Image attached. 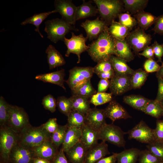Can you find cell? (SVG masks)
<instances>
[{"label":"cell","instance_id":"obj_51","mask_svg":"<svg viewBox=\"0 0 163 163\" xmlns=\"http://www.w3.org/2000/svg\"><path fill=\"white\" fill-rule=\"evenodd\" d=\"M152 47L155 55L158 58V61L162 62L161 58L163 56V46L159 44L157 41H155L151 46Z\"/></svg>","mask_w":163,"mask_h":163},{"label":"cell","instance_id":"obj_5","mask_svg":"<svg viewBox=\"0 0 163 163\" xmlns=\"http://www.w3.org/2000/svg\"><path fill=\"white\" fill-rule=\"evenodd\" d=\"M7 125L18 134L31 126L28 115L23 108L8 104Z\"/></svg>","mask_w":163,"mask_h":163},{"label":"cell","instance_id":"obj_29","mask_svg":"<svg viewBox=\"0 0 163 163\" xmlns=\"http://www.w3.org/2000/svg\"><path fill=\"white\" fill-rule=\"evenodd\" d=\"M150 99L139 95L131 94L125 96L123 101L133 108L143 111Z\"/></svg>","mask_w":163,"mask_h":163},{"label":"cell","instance_id":"obj_20","mask_svg":"<svg viewBox=\"0 0 163 163\" xmlns=\"http://www.w3.org/2000/svg\"><path fill=\"white\" fill-rule=\"evenodd\" d=\"M80 142L88 150L98 143V131L85 124L82 128Z\"/></svg>","mask_w":163,"mask_h":163},{"label":"cell","instance_id":"obj_59","mask_svg":"<svg viewBox=\"0 0 163 163\" xmlns=\"http://www.w3.org/2000/svg\"><path fill=\"white\" fill-rule=\"evenodd\" d=\"M33 163H51V162L43 158L35 157L34 159Z\"/></svg>","mask_w":163,"mask_h":163},{"label":"cell","instance_id":"obj_44","mask_svg":"<svg viewBox=\"0 0 163 163\" xmlns=\"http://www.w3.org/2000/svg\"><path fill=\"white\" fill-rule=\"evenodd\" d=\"M118 17L119 22L126 27L129 31L137 24L136 20L129 14L120 13Z\"/></svg>","mask_w":163,"mask_h":163},{"label":"cell","instance_id":"obj_48","mask_svg":"<svg viewBox=\"0 0 163 163\" xmlns=\"http://www.w3.org/2000/svg\"><path fill=\"white\" fill-rule=\"evenodd\" d=\"M41 126L47 132L52 134L57 129L59 125L57 123V119L53 118H50Z\"/></svg>","mask_w":163,"mask_h":163},{"label":"cell","instance_id":"obj_7","mask_svg":"<svg viewBox=\"0 0 163 163\" xmlns=\"http://www.w3.org/2000/svg\"><path fill=\"white\" fill-rule=\"evenodd\" d=\"M126 133L113 123H106L98 131V137L99 140L103 141H107L119 147H124L126 143L124 136Z\"/></svg>","mask_w":163,"mask_h":163},{"label":"cell","instance_id":"obj_61","mask_svg":"<svg viewBox=\"0 0 163 163\" xmlns=\"http://www.w3.org/2000/svg\"><path fill=\"white\" fill-rule=\"evenodd\" d=\"M161 104L162 105V107H163V100H162V101H160Z\"/></svg>","mask_w":163,"mask_h":163},{"label":"cell","instance_id":"obj_46","mask_svg":"<svg viewBox=\"0 0 163 163\" xmlns=\"http://www.w3.org/2000/svg\"><path fill=\"white\" fill-rule=\"evenodd\" d=\"M113 70L109 59L101 61L93 67L94 73H98L109 72Z\"/></svg>","mask_w":163,"mask_h":163},{"label":"cell","instance_id":"obj_31","mask_svg":"<svg viewBox=\"0 0 163 163\" xmlns=\"http://www.w3.org/2000/svg\"><path fill=\"white\" fill-rule=\"evenodd\" d=\"M135 16L139 27L144 30H146L154 24L157 18L151 13L143 10L138 12Z\"/></svg>","mask_w":163,"mask_h":163},{"label":"cell","instance_id":"obj_53","mask_svg":"<svg viewBox=\"0 0 163 163\" xmlns=\"http://www.w3.org/2000/svg\"><path fill=\"white\" fill-rule=\"evenodd\" d=\"M63 150L61 148L51 163H69Z\"/></svg>","mask_w":163,"mask_h":163},{"label":"cell","instance_id":"obj_45","mask_svg":"<svg viewBox=\"0 0 163 163\" xmlns=\"http://www.w3.org/2000/svg\"><path fill=\"white\" fill-rule=\"evenodd\" d=\"M8 104L4 97H0V126L7 125L8 118Z\"/></svg>","mask_w":163,"mask_h":163},{"label":"cell","instance_id":"obj_3","mask_svg":"<svg viewBox=\"0 0 163 163\" xmlns=\"http://www.w3.org/2000/svg\"><path fill=\"white\" fill-rule=\"evenodd\" d=\"M18 140V134L7 125L0 126V163H9L11 152Z\"/></svg>","mask_w":163,"mask_h":163},{"label":"cell","instance_id":"obj_6","mask_svg":"<svg viewBox=\"0 0 163 163\" xmlns=\"http://www.w3.org/2000/svg\"><path fill=\"white\" fill-rule=\"evenodd\" d=\"M101 20L108 25L118 16L122 10L121 2L118 0H94Z\"/></svg>","mask_w":163,"mask_h":163},{"label":"cell","instance_id":"obj_56","mask_svg":"<svg viewBox=\"0 0 163 163\" xmlns=\"http://www.w3.org/2000/svg\"><path fill=\"white\" fill-rule=\"evenodd\" d=\"M117 155V153H113L111 155L104 157L96 163H116Z\"/></svg>","mask_w":163,"mask_h":163},{"label":"cell","instance_id":"obj_43","mask_svg":"<svg viewBox=\"0 0 163 163\" xmlns=\"http://www.w3.org/2000/svg\"><path fill=\"white\" fill-rule=\"evenodd\" d=\"M138 160L139 163H158L163 161L147 149L140 151Z\"/></svg>","mask_w":163,"mask_h":163},{"label":"cell","instance_id":"obj_49","mask_svg":"<svg viewBox=\"0 0 163 163\" xmlns=\"http://www.w3.org/2000/svg\"><path fill=\"white\" fill-rule=\"evenodd\" d=\"M144 68L147 73H152L158 72L160 69V66L152 59H148L145 62Z\"/></svg>","mask_w":163,"mask_h":163},{"label":"cell","instance_id":"obj_11","mask_svg":"<svg viewBox=\"0 0 163 163\" xmlns=\"http://www.w3.org/2000/svg\"><path fill=\"white\" fill-rule=\"evenodd\" d=\"M71 34L72 37L70 39L65 37L63 41L67 48L65 56L69 57L71 53L75 54L78 57L77 63H78L81 61V54L87 51L88 48V46H87L85 43L88 39L84 37L82 34L76 35L72 32Z\"/></svg>","mask_w":163,"mask_h":163},{"label":"cell","instance_id":"obj_60","mask_svg":"<svg viewBox=\"0 0 163 163\" xmlns=\"http://www.w3.org/2000/svg\"><path fill=\"white\" fill-rule=\"evenodd\" d=\"M156 76L158 78L163 80V63L159 70L157 72Z\"/></svg>","mask_w":163,"mask_h":163},{"label":"cell","instance_id":"obj_55","mask_svg":"<svg viewBox=\"0 0 163 163\" xmlns=\"http://www.w3.org/2000/svg\"><path fill=\"white\" fill-rule=\"evenodd\" d=\"M154 51L151 46H148L142 53H139V55L143 56L148 59H154Z\"/></svg>","mask_w":163,"mask_h":163},{"label":"cell","instance_id":"obj_17","mask_svg":"<svg viewBox=\"0 0 163 163\" xmlns=\"http://www.w3.org/2000/svg\"><path fill=\"white\" fill-rule=\"evenodd\" d=\"M32 148L35 157L46 159L51 162L58 152V148L52 142L51 139Z\"/></svg>","mask_w":163,"mask_h":163},{"label":"cell","instance_id":"obj_33","mask_svg":"<svg viewBox=\"0 0 163 163\" xmlns=\"http://www.w3.org/2000/svg\"><path fill=\"white\" fill-rule=\"evenodd\" d=\"M142 112L156 118L163 116V108L161 104L160 101L155 99L150 100Z\"/></svg>","mask_w":163,"mask_h":163},{"label":"cell","instance_id":"obj_19","mask_svg":"<svg viewBox=\"0 0 163 163\" xmlns=\"http://www.w3.org/2000/svg\"><path fill=\"white\" fill-rule=\"evenodd\" d=\"M110 154L108 145L102 141L88 150L85 163H96Z\"/></svg>","mask_w":163,"mask_h":163},{"label":"cell","instance_id":"obj_37","mask_svg":"<svg viewBox=\"0 0 163 163\" xmlns=\"http://www.w3.org/2000/svg\"><path fill=\"white\" fill-rule=\"evenodd\" d=\"M68 127H76L82 128L85 124V115L72 110L67 116Z\"/></svg>","mask_w":163,"mask_h":163},{"label":"cell","instance_id":"obj_10","mask_svg":"<svg viewBox=\"0 0 163 163\" xmlns=\"http://www.w3.org/2000/svg\"><path fill=\"white\" fill-rule=\"evenodd\" d=\"M128 139H135L142 143L148 144L155 140L154 129H151L143 120L127 133Z\"/></svg>","mask_w":163,"mask_h":163},{"label":"cell","instance_id":"obj_41","mask_svg":"<svg viewBox=\"0 0 163 163\" xmlns=\"http://www.w3.org/2000/svg\"><path fill=\"white\" fill-rule=\"evenodd\" d=\"M112 94L111 93L97 92L90 98V103L96 106L101 105L112 100Z\"/></svg>","mask_w":163,"mask_h":163},{"label":"cell","instance_id":"obj_8","mask_svg":"<svg viewBox=\"0 0 163 163\" xmlns=\"http://www.w3.org/2000/svg\"><path fill=\"white\" fill-rule=\"evenodd\" d=\"M94 73L93 67L75 66L69 70V78L65 82L74 90L91 80Z\"/></svg>","mask_w":163,"mask_h":163},{"label":"cell","instance_id":"obj_14","mask_svg":"<svg viewBox=\"0 0 163 163\" xmlns=\"http://www.w3.org/2000/svg\"><path fill=\"white\" fill-rule=\"evenodd\" d=\"M130 76L115 73L110 79L109 88L110 93L116 96L120 95L132 89Z\"/></svg>","mask_w":163,"mask_h":163},{"label":"cell","instance_id":"obj_58","mask_svg":"<svg viewBox=\"0 0 163 163\" xmlns=\"http://www.w3.org/2000/svg\"><path fill=\"white\" fill-rule=\"evenodd\" d=\"M115 73L114 70H113L109 72L100 73L97 75L101 79L109 80L113 76Z\"/></svg>","mask_w":163,"mask_h":163},{"label":"cell","instance_id":"obj_39","mask_svg":"<svg viewBox=\"0 0 163 163\" xmlns=\"http://www.w3.org/2000/svg\"><path fill=\"white\" fill-rule=\"evenodd\" d=\"M68 128L67 124L59 125L57 129L51 134V140L57 148L63 144Z\"/></svg>","mask_w":163,"mask_h":163},{"label":"cell","instance_id":"obj_16","mask_svg":"<svg viewBox=\"0 0 163 163\" xmlns=\"http://www.w3.org/2000/svg\"><path fill=\"white\" fill-rule=\"evenodd\" d=\"M106 118L104 109L91 108L85 114V124L99 131L107 123Z\"/></svg>","mask_w":163,"mask_h":163},{"label":"cell","instance_id":"obj_30","mask_svg":"<svg viewBox=\"0 0 163 163\" xmlns=\"http://www.w3.org/2000/svg\"><path fill=\"white\" fill-rule=\"evenodd\" d=\"M69 98L72 102V110L85 115L91 108V103L88 98L76 95H72Z\"/></svg>","mask_w":163,"mask_h":163},{"label":"cell","instance_id":"obj_57","mask_svg":"<svg viewBox=\"0 0 163 163\" xmlns=\"http://www.w3.org/2000/svg\"><path fill=\"white\" fill-rule=\"evenodd\" d=\"M158 89L156 100L161 101L163 100V80L158 78Z\"/></svg>","mask_w":163,"mask_h":163},{"label":"cell","instance_id":"obj_36","mask_svg":"<svg viewBox=\"0 0 163 163\" xmlns=\"http://www.w3.org/2000/svg\"><path fill=\"white\" fill-rule=\"evenodd\" d=\"M148 75V73L142 69L134 71L130 78L132 89L140 88L144 84Z\"/></svg>","mask_w":163,"mask_h":163},{"label":"cell","instance_id":"obj_21","mask_svg":"<svg viewBox=\"0 0 163 163\" xmlns=\"http://www.w3.org/2000/svg\"><path fill=\"white\" fill-rule=\"evenodd\" d=\"M87 151L79 141L66 153L69 161L71 163H85Z\"/></svg>","mask_w":163,"mask_h":163},{"label":"cell","instance_id":"obj_42","mask_svg":"<svg viewBox=\"0 0 163 163\" xmlns=\"http://www.w3.org/2000/svg\"><path fill=\"white\" fill-rule=\"evenodd\" d=\"M146 146L151 153L163 161V142L155 140Z\"/></svg>","mask_w":163,"mask_h":163},{"label":"cell","instance_id":"obj_1","mask_svg":"<svg viewBox=\"0 0 163 163\" xmlns=\"http://www.w3.org/2000/svg\"><path fill=\"white\" fill-rule=\"evenodd\" d=\"M107 27L95 40L89 44L87 51L91 59L97 63L116 56L115 39L110 34Z\"/></svg>","mask_w":163,"mask_h":163},{"label":"cell","instance_id":"obj_62","mask_svg":"<svg viewBox=\"0 0 163 163\" xmlns=\"http://www.w3.org/2000/svg\"><path fill=\"white\" fill-rule=\"evenodd\" d=\"M158 163H163V161H161V162H160Z\"/></svg>","mask_w":163,"mask_h":163},{"label":"cell","instance_id":"obj_52","mask_svg":"<svg viewBox=\"0 0 163 163\" xmlns=\"http://www.w3.org/2000/svg\"><path fill=\"white\" fill-rule=\"evenodd\" d=\"M152 30L156 33L163 35V14L157 17Z\"/></svg>","mask_w":163,"mask_h":163},{"label":"cell","instance_id":"obj_50","mask_svg":"<svg viewBox=\"0 0 163 163\" xmlns=\"http://www.w3.org/2000/svg\"><path fill=\"white\" fill-rule=\"evenodd\" d=\"M154 133L155 140L163 142V120L156 121Z\"/></svg>","mask_w":163,"mask_h":163},{"label":"cell","instance_id":"obj_54","mask_svg":"<svg viewBox=\"0 0 163 163\" xmlns=\"http://www.w3.org/2000/svg\"><path fill=\"white\" fill-rule=\"evenodd\" d=\"M110 81L108 79H101L98 85L97 92H105L109 88Z\"/></svg>","mask_w":163,"mask_h":163},{"label":"cell","instance_id":"obj_27","mask_svg":"<svg viewBox=\"0 0 163 163\" xmlns=\"http://www.w3.org/2000/svg\"><path fill=\"white\" fill-rule=\"evenodd\" d=\"M109 60L116 74L131 75L134 71L127 64L125 61L116 56L112 55Z\"/></svg>","mask_w":163,"mask_h":163},{"label":"cell","instance_id":"obj_13","mask_svg":"<svg viewBox=\"0 0 163 163\" xmlns=\"http://www.w3.org/2000/svg\"><path fill=\"white\" fill-rule=\"evenodd\" d=\"M54 6L55 11L60 13L62 19L72 25H75L77 6L72 0H56L54 1Z\"/></svg>","mask_w":163,"mask_h":163},{"label":"cell","instance_id":"obj_24","mask_svg":"<svg viewBox=\"0 0 163 163\" xmlns=\"http://www.w3.org/2000/svg\"><path fill=\"white\" fill-rule=\"evenodd\" d=\"M46 53L47 55V62L50 70L65 64L66 61L63 56L52 45H49Z\"/></svg>","mask_w":163,"mask_h":163},{"label":"cell","instance_id":"obj_34","mask_svg":"<svg viewBox=\"0 0 163 163\" xmlns=\"http://www.w3.org/2000/svg\"><path fill=\"white\" fill-rule=\"evenodd\" d=\"M56 12L55 10L48 12L42 13L39 14H35L32 17L26 19L21 23V25H24L27 24H30L34 25L36 28L35 30L37 32L42 38L43 36L40 33L39 28L40 24L42 22L48 17V15L53 13Z\"/></svg>","mask_w":163,"mask_h":163},{"label":"cell","instance_id":"obj_26","mask_svg":"<svg viewBox=\"0 0 163 163\" xmlns=\"http://www.w3.org/2000/svg\"><path fill=\"white\" fill-rule=\"evenodd\" d=\"M82 4L77 7L75 14L76 21L82 19L95 16L98 13L96 7L93 6L91 1L86 2L83 0Z\"/></svg>","mask_w":163,"mask_h":163},{"label":"cell","instance_id":"obj_15","mask_svg":"<svg viewBox=\"0 0 163 163\" xmlns=\"http://www.w3.org/2000/svg\"><path fill=\"white\" fill-rule=\"evenodd\" d=\"M108 25L104 21L97 17L94 20H86L82 23L81 26L85 30L86 37L90 40L96 39L99 35L108 27Z\"/></svg>","mask_w":163,"mask_h":163},{"label":"cell","instance_id":"obj_47","mask_svg":"<svg viewBox=\"0 0 163 163\" xmlns=\"http://www.w3.org/2000/svg\"><path fill=\"white\" fill-rule=\"evenodd\" d=\"M42 104L46 110L53 113L56 110V100L53 96L49 94L44 97Z\"/></svg>","mask_w":163,"mask_h":163},{"label":"cell","instance_id":"obj_25","mask_svg":"<svg viewBox=\"0 0 163 163\" xmlns=\"http://www.w3.org/2000/svg\"><path fill=\"white\" fill-rule=\"evenodd\" d=\"M116 56L126 62H129L134 59L131 48L125 39L120 40L115 39Z\"/></svg>","mask_w":163,"mask_h":163},{"label":"cell","instance_id":"obj_63","mask_svg":"<svg viewBox=\"0 0 163 163\" xmlns=\"http://www.w3.org/2000/svg\"><path fill=\"white\" fill-rule=\"evenodd\" d=\"M162 45L163 46V43L162 44Z\"/></svg>","mask_w":163,"mask_h":163},{"label":"cell","instance_id":"obj_23","mask_svg":"<svg viewBox=\"0 0 163 163\" xmlns=\"http://www.w3.org/2000/svg\"><path fill=\"white\" fill-rule=\"evenodd\" d=\"M82 133V128L68 127L61 148L65 152L80 141Z\"/></svg>","mask_w":163,"mask_h":163},{"label":"cell","instance_id":"obj_12","mask_svg":"<svg viewBox=\"0 0 163 163\" xmlns=\"http://www.w3.org/2000/svg\"><path fill=\"white\" fill-rule=\"evenodd\" d=\"M35 157L32 148L18 142L11 152L9 163H33Z\"/></svg>","mask_w":163,"mask_h":163},{"label":"cell","instance_id":"obj_40","mask_svg":"<svg viewBox=\"0 0 163 163\" xmlns=\"http://www.w3.org/2000/svg\"><path fill=\"white\" fill-rule=\"evenodd\" d=\"M56 106L61 113L67 116L72 110V104L70 98L64 96H59L57 98Z\"/></svg>","mask_w":163,"mask_h":163},{"label":"cell","instance_id":"obj_4","mask_svg":"<svg viewBox=\"0 0 163 163\" xmlns=\"http://www.w3.org/2000/svg\"><path fill=\"white\" fill-rule=\"evenodd\" d=\"M45 24L44 31L47 34V37L54 43L59 40L63 41L65 35L71 31L78 30L62 18L48 20Z\"/></svg>","mask_w":163,"mask_h":163},{"label":"cell","instance_id":"obj_2","mask_svg":"<svg viewBox=\"0 0 163 163\" xmlns=\"http://www.w3.org/2000/svg\"><path fill=\"white\" fill-rule=\"evenodd\" d=\"M51 135L41 125L38 127L31 125L18 134V142L23 145L33 148L51 139Z\"/></svg>","mask_w":163,"mask_h":163},{"label":"cell","instance_id":"obj_32","mask_svg":"<svg viewBox=\"0 0 163 163\" xmlns=\"http://www.w3.org/2000/svg\"><path fill=\"white\" fill-rule=\"evenodd\" d=\"M108 30L110 34L114 38L120 40L125 39L130 32L126 27L114 21L111 22Z\"/></svg>","mask_w":163,"mask_h":163},{"label":"cell","instance_id":"obj_35","mask_svg":"<svg viewBox=\"0 0 163 163\" xmlns=\"http://www.w3.org/2000/svg\"><path fill=\"white\" fill-rule=\"evenodd\" d=\"M148 0H123L125 9L132 14H136L143 10L147 6Z\"/></svg>","mask_w":163,"mask_h":163},{"label":"cell","instance_id":"obj_9","mask_svg":"<svg viewBox=\"0 0 163 163\" xmlns=\"http://www.w3.org/2000/svg\"><path fill=\"white\" fill-rule=\"evenodd\" d=\"M151 35L146 34L140 27L130 32L125 40L130 48L136 52L143 50L150 44L152 40Z\"/></svg>","mask_w":163,"mask_h":163},{"label":"cell","instance_id":"obj_18","mask_svg":"<svg viewBox=\"0 0 163 163\" xmlns=\"http://www.w3.org/2000/svg\"><path fill=\"white\" fill-rule=\"evenodd\" d=\"M104 111L106 118H109L112 123L117 120L126 119L132 117L126 110L115 101L112 100L109 102Z\"/></svg>","mask_w":163,"mask_h":163},{"label":"cell","instance_id":"obj_28","mask_svg":"<svg viewBox=\"0 0 163 163\" xmlns=\"http://www.w3.org/2000/svg\"><path fill=\"white\" fill-rule=\"evenodd\" d=\"M140 151L137 148H132L117 153V163H136Z\"/></svg>","mask_w":163,"mask_h":163},{"label":"cell","instance_id":"obj_38","mask_svg":"<svg viewBox=\"0 0 163 163\" xmlns=\"http://www.w3.org/2000/svg\"><path fill=\"white\" fill-rule=\"evenodd\" d=\"M72 92L73 95L82 96L88 99L97 92L93 87L91 80L79 87L72 91Z\"/></svg>","mask_w":163,"mask_h":163},{"label":"cell","instance_id":"obj_22","mask_svg":"<svg viewBox=\"0 0 163 163\" xmlns=\"http://www.w3.org/2000/svg\"><path fill=\"white\" fill-rule=\"evenodd\" d=\"M65 75V70L62 69L52 72L37 75L36 76L35 78L44 82L57 85L66 91V88L64 84L65 82L64 79Z\"/></svg>","mask_w":163,"mask_h":163}]
</instances>
